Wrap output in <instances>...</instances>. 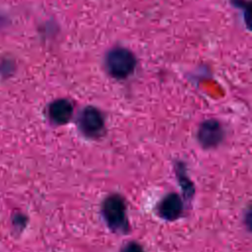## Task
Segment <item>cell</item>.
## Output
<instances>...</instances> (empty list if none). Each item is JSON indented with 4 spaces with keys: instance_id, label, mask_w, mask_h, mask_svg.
Wrapping results in <instances>:
<instances>
[{
    "instance_id": "52a82bcc",
    "label": "cell",
    "mask_w": 252,
    "mask_h": 252,
    "mask_svg": "<svg viewBox=\"0 0 252 252\" xmlns=\"http://www.w3.org/2000/svg\"><path fill=\"white\" fill-rule=\"evenodd\" d=\"M122 252H143L142 250V247L137 244V243H129L128 245H126Z\"/></svg>"
},
{
    "instance_id": "277c9868",
    "label": "cell",
    "mask_w": 252,
    "mask_h": 252,
    "mask_svg": "<svg viewBox=\"0 0 252 252\" xmlns=\"http://www.w3.org/2000/svg\"><path fill=\"white\" fill-rule=\"evenodd\" d=\"M198 138L201 144L206 148L218 145L222 138V129L220 124L216 120L205 121L199 129Z\"/></svg>"
},
{
    "instance_id": "3957f363",
    "label": "cell",
    "mask_w": 252,
    "mask_h": 252,
    "mask_svg": "<svg viewBox=\"0 0 252 252\" xmlns=\"http://www.w3.org/2000/svg\"><path fill=\"white\" fill-rule=\"evenodd\" d=\"M81 130L89 137H96L102 133L104 120L101 112L93 106H87L79 118Z\"/></svg>"
},
{
    "instance_id": "5b68a950",
    "label": "cell",
    "mask_w": 252,
    "mask_h": 252,
    "mask_svg": "<svg viewBox=\"0 0 252 252\" xmlns=\"http://www.w3.org/2000/svg\"><path fill=\"white\" fill-rule=\"evenodd\" d=\"M51 120L59 125L69 122L73 115V105L70 100L66 98H60L54 100L48 109Z\"/></svg>"
},
{
    "instance_id": "8992f818",
    "label": "cell",
    "mask_w": 252,
    "mask_h": 252,
    "mask_svg": "<svg viewBox=\"0 0 252 252\" xmlns=\"http://www.w3.org/2000/svg\"><path fill=\"white\" fill-rule=\"evenodd\" d=\"M182 213V202L178 195H167L158 206V214L167 220L177 219Z\"/></svg>"
},
{
    "instance_id": "7a4b0ae2",
    "label": "cell",
    "mask_w": 252,
    "mask_h": 252,
    "mask_svg": "<svg viewBox=\"0 0 252 252\" xmlns=\"http://www.w3.org/2000/svg\"><path fill=\"white\" fill-rule=\"evenodd\" d=\"M103 216L111 228L122 229L126 226V208L120 197L112 196L105 200L103 207Z\"/></svg>"
},
{
    "instance_id": "6da1fadb",
    "label": "cell",
    "mask_w": 252,
    "mask_h": 252,
    "mask_svg": "<svg viewBox=\"0 0 252 252\" xmlns=\"http://www.w3.org/2000/svg\"><path fill=\"white\" fill-rule=\"evenodd\" d=\"M136 64L134 54L124 47L111 49L105 57L106 69L116 79H125L130 76L134 72Z\"/></svg>"
}]
</instances>
